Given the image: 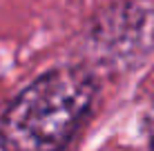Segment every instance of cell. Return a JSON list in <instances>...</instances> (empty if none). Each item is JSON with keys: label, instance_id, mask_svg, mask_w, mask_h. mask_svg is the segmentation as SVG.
<instances>
[{"label": "cell", "instance_id": "6da1fadb", "mask_svg": "<svg viewBox=\"0 0 154 151\" xmlns=\"http://www.w3.org/2000/svg\"><path fill=\"white\" fill-rule=\"evenodd\" d=\"M98 96L94 71L65 65L40 74L0 111V151H63Z\"/></svg>", "mask_w": 154, "mask_h": 151}, {"label": "cell", "instance_id": "7a4b0ae2", "mask_svg": "<svg viewBox=\"0 0 154 151\" xmlns=\"http://www.w3.org/2000/svg\"><path fill=\"white\" fill-rule=\"evenodd\" d=\"M152 42L154 13L141 2H123L103 11L87 31L94 60L116 71L139 62L152 49Z\"/></svg>", "mask_w": 154, "mask_h": 151}, {"label": "cell", "instance_id": "3957f363", "mask_svg": "<svg viewBox=\"0 0 154 151\" xmlns=\"http://www.w3.org/2000/svg\"><path fill=\"white\" fill-rule=\"evenodd\" d=\"M147 144H150V151H154V107L147 118Z\"/></svg>", "mask_w": 154, "mask_h": 151}]
</instances>
